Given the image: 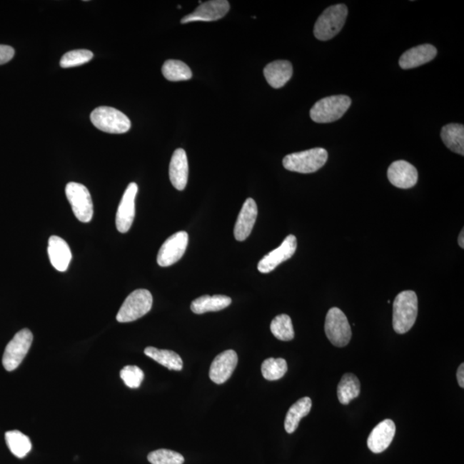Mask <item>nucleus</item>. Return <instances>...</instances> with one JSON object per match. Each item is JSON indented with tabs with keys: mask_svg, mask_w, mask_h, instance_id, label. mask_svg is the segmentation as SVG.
I'll return each mask as SVG.
<instances>
[{
	"mask_svg": "<svg viewBox=\"0 0 464 464\" xmlns=\"http://www.w3.org/2000/svg\"><path fill=\"white\" fill-rule=\"evenodd\" d=\"M458 385L461 388H464V364L460 365L457 373Z\"/></svg>",
	"mask_w": 464,
	"mask_h": 464,
	"instance_id": "obj_35",
	"label": "nucleus"
},
{
	"mask_svg": "<svg viewBox=\"0 0 464 464\" xmlns=\"http://www.w3.org/2000/svg\"><path fill=\"white\" fill-rule=\"evenodd\" d=\"M435 46L431 44H423L407 50L399 60V65L403 69H416L418 66L427 64L437 56Z\"/></svg>",
	"mask_w": 464,
	"mask_h": 464,
	"instance_id": "obj_18",
	"label": "nucleus"
},
{
	"mask_svg": "<svg viewBox=\"0 0 464 464\" xmlns=\"http://www.w3.org/2000/svg\"><path fill=\"white\" fill-rule=\"evenodd\" d=\"M170 180L177 191H184L188 179V161L187 153L179 148L173 153L170 163Z\"/></svg>",
	"mask_w": 464,
	"mask_h": 464,
	"instance_id": "obj_19",
	"label": "nucleus"
},
{
	"mask_svg": "<svg viewBox=\"0 0 464 464\" xmlns=\"http://www.w3.org/2000/svg\"><path fill=\"white\" fill-rule=\"evenodd\" d=\"M458 244L459 246L461 247L462 248H464V231L463 230H462L461 233L459 234Z\"/></svg>",
	"mask_w": 464,
	"mask_h": 464,
	"instance_id": "obj_36",
	"label": "nucleus"
},
{
	"mask_svg": "<svg viewBox=\"0 0 464 464\" xmlns=\"http://www.w3.org/2000/svg\"><path fill=\"white\" fill-rule=\"evenodd\" d=\"M443 142L451 151L463 156L464 126L462 124H448L441 131Z\"/></svg>",
	"mask_w": 464,
	"mask_h": 464,
	"instance_id": "obj_24",
	"label": "nucleus"
},
{
	"mask_svg": "<svg viewBox=\"0 0 464 464\" xmlns=\"http://www.w3.org/2000/svg\"><path fill=\"white\" fill-rule=\"evenodd\" d=\"M312 407L310 398H303L289 408L285 420V429L288 433H293L298 428L303 417L309 415Z\"/></svg>",
	"mask_w": 464,
	"mask_h": 464,
	"instance_id": "obj_23",
	"label": "nucleus"
},
{
	"mask_svg": "<svg viewBox=\"0 0 464 464\" xmlns=\"http://www.w3.org/2000/svg\"><path fill=\"white\" fill-rule=\"evenodd\" d=\"M163 77L168 81H185L192 78L191 69L184 62L176 60H168L164 62L162 67Z\"/></svg>",
	"mask_w": 464,
	"mask_h": 464,
	"instance_id": "obj_28",
	"label": "nucleus"
},
{
	"mask_svg": "<svg viewBox=\"0 0 464 464\" xmlns=\"http://www.w3.org/2000/svg\"><path fill=\"white\" fill-rule=\"evenodd\" d=\"M15 50L10 46L0 45V65L6 64L14 57Z\"/></svg>",
	"mask_w": 464,
	"mask_h": 464,
	"instance_id": "obj_34",
	"label": "nucleus"
},
{
	"mask_svg": "<svg viewBox=\"0 0 464 464\" xmlns=\"http://www.w3.org/2000/svg\"><path fill=\"white\" fill-rule=\"evenodd\" d=\"M120 376L125 385L131 389H137L144 380V373L136 365H126L121 370Z\"/></svg>",
	"mask_w": 464,
	"mask_h": 464,
	"instance_id": "obj_33",
	"label": "nucleus"
},
{
	"mask_svg": "<svg viewBox=\"0 0 464 464\" xmlns=\"http://www.w3.org/2000/svg\"><path fill=\"white\" fill-rule=\"evenodd\" d=\"M270 330H271L272 334L280 341H292L295 336L292 319L288 315L281 314L277 316L272 321Z\"/></svg>",
	"mask_w": 464,
	"mask_h": 464,
	"instance_id": "obj_29",
	"label": "nucleus"
},
{
	"mask_svg": "<svg viewBox=\"0 0 464 464\" xmlns=\"http://www.w3.org/2000/svg\"><path fill=\"white\" fill-rule=\"evenodd\" d=\"M351 104L352 100L348 96H328L319 100L311 108V118L316 123H330L341 119Z\"/></svg>",
	"mask_w": 464,
	"mask_h": 464,
	"instance_id": "obj_3",
	"label": "nucleus"
},
{
	"mask_svg": "<svg viewBox=\"0 0 464 464\" xmlns=\"http://www.w3.org/2000/svg\"><path fill=\"white\" fill-rule=\"evenodd\" d=\"M66 196L75 217L83 223L90 222L94 211L91 193L86 186L71 181L66 185Z\"/></svg>",
	"mask_w": 464,
	"mask_h": 464,
	"instance_id": "obj_8",
	"label": "nucleus"
},
{
	"mask_svg": "<svg viewBox=\"0 0 464 464\" xmlns=\"http://www.w3.org/2000/svg\"><path fill=\"white\" fill-rule=\"evenodd\" d=\"M238 362V354L234 350H226V351L218 354L215 357L210 367L211 380L217 385L226 383L233 374Z\"/></svg>",
	"mask_w": 464,
	"mask_h": 464,
	"instance_id": "obj_14",
	"label": "nucleus"
},
{
	"mask_svg": "<svg viewBox=\"0 0 464 464\" xmlns=\"http://www.w3.org/2000/svg\"><path fill=\"white\" fill-rule=\"evenodd\" d=\"M348 14V7L343 4L327 8L315 24L316 39L328 41L334 38L343 28Z\"/></svg>",
	"mask_w": 464,
	"mask_h": 464,
	"instance_id": "obj_2",
	"label": "nucleus"
},
{
	"mask_svg": "<svg viewBox=\"0 0 464 464\" xmlns=\"http://www.w3.org/2000/svg\"><path fill=\"white\" fill-rule=\"evenodd\" d=\"M153 302V295L148 290H135L122 303L116 320L119 323H131L141 318L151 311Z\"/></svg>",
	"mask_w": 464,
	"mask_h": 464,
	"instance_id": "obj_6",
	"label": "nucleus"
},
{
	"mask_svg": "<svg viewBox=\"0 0 464 464\" xmlns=\"http://www.w3.org/2000/svg\"><path fill=\"white\" fill-rule=\"evenodd\" d=\"M91 121L96 128L109 133H125L131 128V121L116 109L101 106L91 114Z\"/></svg>",
	"mask_w": 464,
	"mask_h": 464,
	"instance_id": "obj_5",
	"label": "nucleus"
},
{
	"mask_svg": "<svg viewBox=\"0 0 464 464\" xmlns=\"http://www.w3.org/2000/svg\"><path fill=\"white\" fill-rule=\"evenodd\" d=\"M33 341V334L28 328L16 333L14 339L6 346L3 355V365L8 371L18 368L27 355Z\"/></svg>",
	"mask_w": 464,
	"mask_h": 464,
	"instance_id": "obj_9",
	"label": "nucleus"
},
{
	"mask_svg": "<svg viewBox=\"0 0 464 464\" xmlns=\"http://www.w3.org/2000/svg\"><path fill=\"white\" fill-rule=\"evenodd\" d=\"M138 193V185L131 183L126 188L118 208L116 218L117 230L126 233L132 226L135 217V199Z\"/></svg>",
	"mask_w": 464,
	"mask_h": 464,
	"instance_id": "obj_13",
	"label": "nucleus"
},
{
	"mask_svg": "<svg viewBox=\"0 0 464 464\" xmlns=\"http://www.w3.org/2000/svg\"><path fill=\"white\" fill-rule=\"evenodd\" d=\"M144 353L147 357L153 358V360L166 367L168 370H181L183 369V360L178 354L171 351V350L148 347L145 349Z\"/></svg>",
	"mask_w": 464,
	"mask_h": 464,
	"instance_id": "obj_25",
	"label": "nucleus"
},
{
	"mask_svg": "<svg viewBox=\"0 0 464 464\" xmlns=\"http://www.w3.org/2000/svg\"><path fill=\"white\" fill-rule=\"evenodd\" d=\"M147 459L151 464H183L185 461L183 455L166 449L151 451Z\"/></svg>",
	"mask_w": 464,
	"mask_h": 464,
	"instance_id": "obj_32",
	"label": "nucleus"
},
{
	"mask_svg": "<svg viewBox=\"0 0 464 464\" xmlns=\"http://www.w3.org/2000/svg\"><path fill=\"white\" fill-rule=\"evenodd\" d=\"M292 63L288 61H276L269 63L264 69V76L270 86L274 89L283 87L292 78Z\"/></svg>",
	"mask_w": 464,
	"mask_h": 464,
	"instance_id": "obj_21",
	"label": "nucleus"
},
{
	"mask_svg": "<svg viewBox=\"0 0 464 464\" xmlns=\"http://www.w3.org/2000/svg\"><path fill=\"white\" fill-rule=\"evenodd\" d=\"M388 178L395 187L408 189L415 186L418 181L416 168L404 160L391 163L388 168Z\"/></svg>",
	"mask_w": 464,
	"mask_h": 464,
	"instance_id": "obj_15",
	"label": "nucleus"
},
{
	"mask_svg": "<svg viewBox=\"0 0 464 464\" xmlns=\"http://www.w3.org/2000/svg\"><path fill=\"white\" fill-rule=\"evenodd\" d=\"M395 434L394 421L389 419L383 420L371 431L368 440H367V445L373 453H381L390 445Z\"/></svg>",
	"mask_w": 464,
	"mask_h": 464,
	"instance_id": "obj_16",
	"label": "nucleus"
},
{
	"mask_svg": "<svg viewBox=\"0 0 464 464\" xmlns=\"http://www.w3.org/2000/svg\"><path fill=\"white\" fill-rule=\"evenodd\" d=\"M188 244V235L186 231H178L163 243L158 251L157 261L160 267H170L180 261L185 254Z\"/></svg>",
	"mask_w": 464,
	"mask_h": 464,
	"instance_id": "obj_10",
	"label": "nucleus"
},
{
	"mask_svg": "<svg viewBox=\"0 0 464 464\" xmlns=\"http://www.w3.org/2000/svg\"><path fill=\"white\" fill-rule=\"evenodd\" d=\"M229 10L230 3L226 0H211L201 3L191 14L183 16L181 23L213 22L223 19Z\"/></svg>",
	"mask_w": 464,
	"mask_h": 464,
	"instance_id": "obj_11",
	"label": "nucleus"
},
{
	"mask_svg": "<svg viewBox=\"0 0 464 464\" xmlns=\"http://www.w3.org/2000/svg\"><path fill=\"white\" fill-rule=\"evenodd\" d=\"M288 370V363L281 358H269L261 365V373L268 381H276L283 378Z\"/></svg>",
	"mask_w": 464,
	"mask_h": 464,
	"instance_id": "obj_30",
	"label": "nucleus"
},
{
	"mask_svg": "<svg viewBox=\"0 0 464 464\" xmlns=\"http://www.w3.org/2000/svg\"><path fill=\"white\" fill-rule=\"evenodd\" d=\"M258 208L256 201L252 198H248L244 202L241 211L238 215V221L234 227V236L236 240L239 242L244 241L251 235L253 228L256 221Z\"/></svg>",
	"mask_w": 464,
	"mask_h": 464,
	"instance_id": "obj_17",
	"label": "nucleus"
},
{
	"mask_svg": "<svg viewBox=\"0 0 464 464\" xmlns=\"http://www.w3.org/2000/svg\"><path fill=\"white\" fill-rule=\"evenodd\" d=\"M231 303V298L225 295H204L195 299L191 303V311L196 314H204L206 312L219 311L226 309Z\"/></svg>",
	"mask_w": 464,
	"mask_h": 464,
	"instance_id": "obj_22",
	"label": "nucleus"
},
{
	"mask_svg": "<svg viewBox=\"0 0 464 464\" xmlns=\"http://www.w3.org/2000/svg\"><path fill=\"white\" fill-rule=\"evenodd\" d=\"M418 316V298L413 291H404L396 296L393 303V328L403 335L411 330Z\"/></svg>",
	"mask_w": 464,
	"mask_h": 464,
	"instance_id": "obj_1",
	"label": "nucleus"
},
{
	"mask_svg": "<svg viewBox=\"0 0 464 464\" xmlns=\"http://www.w3.org/2000/svg\"><path fill=\"white\" fill-rule=\"evenodd\" d=\"M360 394V383L355 375L345 374L337 387V396L340 403L343 405L349 404L351 400L358 398Z\"/></svg>",
	"mask_w": 464,
	"mask_h": 464,
	"instance_id": "obj_26",
	"label": "nucleus"
},
{
	"mask_svg": "<svg viewBox=\"0 0 464 464\" xmlns=\"http://www.w3.org/2000/svg\"><path fill=\"white\" fill-rule=\"evenodd\" d=\"M297 250V238L294 235H289L281 244L280 247L269 252L259 261L257 268L261 273H268L276 269L278 265L292 257Z\"/></svg>",
	"mask_w": 464,
	"mask_h": 464,
	"instance_id": "obj_12",
	"label": "nucleus"
},
{
	"mask_svg": "<svg viewBox=\"0 0 464 464\" xmlns=\"http://www.w3.org/2000/svg\"><path fill=\"white\" fill-rule=\"evenodd\" d=\"M94 54L90 50L77 49L67 52L62 56L60 65L62 69H70L86 64L92 60Z\"/></svg>",
	"mask_w": 464,
	"mask_h": 464,
	"instance_id": "obj_31",
	"label": "nucleus"
},
{
	"mask_svg": "<svg viewBox=\"0 0 464 464\" xmlns=\"http://www.w3.org/2000/svg\"><path fill=\"white\" fill-rule=\"evenodd\" d=\"M325 333L336 347L343 348L352 338L351 326L347 316L339 308H331L325 320Z\"/></svg>",
	"mask_w": 464,
	"mask_h": 464,
	"instance_id": "obj_7",
	"label": "nucleus"
},
{
	"mask_svg": "<svg viewBox=\"0 0 464 464\" xmlns=\"http://www.w3.org/2000/svg\"><path fill=\"white\" fill-rule=\"evenodd\" d=\"M328 158V151L323 148H313L286 156L283 166L286 170L309 174L320 170Z\"/></svg>",
	"mask_w": 464,
	"mask_h": 464,
	"instance_id": "obj_4",
	"label": "nucleus"
},
{
	"mask_svg": "<svg viewBox=\"0 0 464 464\" xmlns=\"http://www.w3.org/2000/svg\"><path fill=\"white\" fill-rule=\"evenodd\" d=\"M48 253L53 267L60 272L66 271L71 261L69 243L57 236H52L49 240Z\"/></svg>",
	"mask_w": 464,
	"mask_h": 464,
	"instance_id": "obj_20",
	"label": "nucleus"
},
{
	"mask_svg": "<svg viewBox=\"0 0 464 464\" xmlns=\"http://www.w3.org/2000/svg\"><path fill=\"white\" fill-rule=\"evenodd\" d=\"M6 441L11 453L19 458L26 457L32 449L29 438L16 430L6 433Z\"/></svg>",
	"mask_w": 464,
	"mask_h": 464,
	"instance_id": "obj_27",
	"label": "nucleus"
}]
</instances>
